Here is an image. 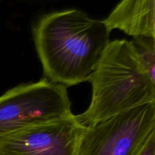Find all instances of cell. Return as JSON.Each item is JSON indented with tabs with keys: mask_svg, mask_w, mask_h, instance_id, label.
Returning <instances> with one entry per match:
<instances>
[{
	"mask_svg": "<svg viewBox=\"0 0 155 155\" xmlns=\"http://www.w3.org/2000/svg\"><path fill=\"white\" fill-rule=\"evenodd\" d=\"M32 32L45 78L67 88L88 81L110 42L104 21L75 8L43 15Z\"/></svg>",
	"mask_w": 155,
	"mask_h": 155,
	"instance_id": "1",
	"label": "cell"
},
{
	"mask_svg": "<svg viewBox=\"0 0 155 155\" xmlns=\"http://www.w3.org/2000/svg\"><path fill=\"white\" fill-rule=\"evenodd\" d=\"M88 82L92 85L90 105L77 115L86 127L155 102V84L141 69L127 39L109 42Z\"/></svg>",
	"mask_w": 155,
	"mask_h": 155,
	"instance_id": "2",
	"label": "cell"
},
{
	"mask_svg": "<svg viewBox=\"0 0 155 155\" xmlns=\"http://www.w3.org/2000/svg\"><path fill=\"white\" fill-rule=\"evenodd\" d=\"M71 114L66 86L46 78L22 83L0 96V137Z\"/></svg>",
	"mask_w": 155,
	"mask_h": 155,
	"instance_id": "3",
	"label": "cell"
},
{
	"mask_svg": "<svg viewBox=\"0 0 155 155\" xmlns=\"http://www.w3.org/2000/svg\"><path fill=\"white\" fill-rule=\"evenodd\" d=\"M155 135V102L86 127L78 155H139Z\"/></svg>",
	"mask_w": 155,
	"mask_h": 155,
	"instance_id": "4",
	"label": "cell"
},
{
	"mask_svg": "<svg viewBox=\"0 0 155 155\" xmlns=\"http://www.w3.org/2000/svg\"><path fill=\"white\" fill-rule=\"evenodd\" d=\"M71 114L0 137V155H78L86 129Z\"/></svg>",
	"mask_w": 155,
	"mask_h": 155,
	"instance_id": "5",
	"label": "cell"
},
{
	"mask_svg": "<svg viewBox=\"0 0 155 155\" xmlns=\"http://www.w3.org/2000/svg\"><path fill=\"white\" fill-rule=\"evenodd\" d=\"M103 21L110 32L155 37V0H121Z\"/></svg>",
	"mask_w": 155,
	"mask_h": 155,
	"instance_id": "6",
	"label": "cell"
},
{
	"mask_svg": "<svg viewBox=\"0 0 155 155\" xmlns=\"http://www.w3.org/2000/svg\"><path fill=\"white\" fill-rule=\"evenodd\" d=\"M155 37L136 36L130 40L139 66L155 84Z\"/></svg>",
	"mask_w": 155,
	"mask_h": 155,
	"instance_id": "7",
	"label": "cell"
},
{
	"mask_svg": "<svg viewBox=\"0 0 155 155\" xmlns=\"http://www.w3.org/2000/svg\"><path fill=\"white\" fill-rule=\"evenodd\" d=\"M139 155H155V135L150 139Z\"/></svg>",
	"mask_w": 155,
	"mask_h": 155,
	"instance_id": "8",
	"label": "cell"
}]
</instances>
